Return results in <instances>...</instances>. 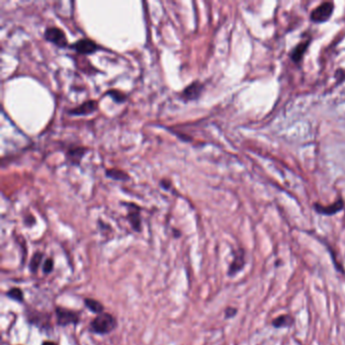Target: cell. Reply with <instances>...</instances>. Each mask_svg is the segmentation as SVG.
Returning <instances> with one entry per match:
<instances>
[{
    "label": "cell",
    "mask_w": 345,
    "mask_h": 345,
    "mask_svg": "<svg viewBox=\"0 0 345 345\" xmlns=\"http://www.w3.org/2000/svg\"><path fill=\"white\" fill-rule=\"evenodd\" d=\"M118 326L117 319L109 313L97 315L89 324V331L98 335H105L112 332Z\"/></svg>",
    "instance_id": "6da1fadb"
},
{
    "label": "cell",
    "mask_w": 345,
    "mask_h": 345,
    "mask_svg": "<svg viewBox=\"0 0 345 345\" xmlns=\"http://www.w3.org/2000/svg\"><path fill=\"white\" fill-rule=\"evenodd\" d=\"M55 314L57 318V325L60 327L76 325L80 322L81 318L80 312L63 307H57L55 310Z\"/></svg>",
    "instance_id": "7a4b0ae2"
},
{
    "label": "cell",
    "mask_w": 345,
    "mask_h": 345,
    "mask_svg": "<svg viewBox=\"0 0 345 345\" xmlns=\"http://www.w3.org/2000/svg\"><path fill=\"white\" fill-rule=\"evenodd\" d=\"M334 11V4L332 2H323L311 12V19L314 22L321 23L327 21Z\"/></svg>",
    "instance_id": "3957f363"
},
{
    "label": "cell",
    "mask_w": 345,
    "mask_h": 345,
    "mask_svg": "<svg viewBox=\"0 0 345 345\" xmlns=\"http://www.w3.org/2000/svg\"><path fill=\"white\" fill-rule=\"evenodd\" d=\"M45 39L59 48H65L68 44L65 33L56 26H49L44 33Z\"/></svg>",
    "instance_id": "277c9868"
},
{
    "label": "cell",
    "mask_w": 345,
    "mask_h": 345,
    "mask_svg": "<svg viewBox=\"0 0 345 345\" xmlns=\"http://www.w3.org/2000/svg\"><path fill=\"white\" fill-rule=\"evenodd\" d=\"M246 265V255L243 248L232 251V261L228 268V275L234 276L239 273Z\"/></svg>",
    "instance_id": "5b68a950"
},
{
    "label": "cell",
    "mask_w": 345,
    "mask_h": 345,
    "mask_svg": "<svg viewBox=\"0 0 345 345\" xmlns=\"http://www.w3.org/2000/svg\"><path fill=\"white\" fill-rule=\"evenodd\" d=\"M203 88L204 85L199 81H193L182 90V92L180 93V98L184 101L197 99L203 92Z\"/></svg>",
    "instance_id": "8992f818"
},
{
    "label": "cell",
    "mask_w": 345,
    "mask_h": 345,
    "mask_svg": "<svg viewBox=\"0 0 345 345\" xmlns=\"http://www.w3.org/2000/svg\"><path fill=\"white\" fill-rule=\"evenodd\" d=\"M128 219L132 228L136 232H141L142 230V220L140 214V208L134 204L128 205Z\"/></svg>",
    "instance_id": "52a82bcc"
},
{
    "label": "cell",
    "mask_w": 345,
    "mask_h": 345,
    "mask_svg": "<svg viewBox=\"0 0 345 345\" xmlns=\"http://www.w3.org/2000/svg\"><path fill=\"white\" fill-rule=\"evenodd\" d=\"M344 208V203L343 200L340 198L337 202L333 203L332 205L329 206H322L320 204H315L314 205V209L317 213L321 214V215H325V216H332L335 215L336 213H339L340 211H342Z\"/></svg>",
    "instance_id": "ba28073f"
},
{
    "label": "cell",
    "mask_w": 345,
    "mask_h": 345,
    "mask_svg": "<svg viewBox=\"0 0 345 345\" xmlns=\"http://www.w3.org/2000/svg\"><path fill=\"white\" fill-rule=\"evenodd\" d=\"M71 47L76 52H78L79 54H83V55H89L97 51V44L90 39L78 40Z\"/></svg>",
    "instance_id": "9c48e42d"
},
{
    "label": "cell",
    "mask_w": 345,
    "mask_h": 345,
    "mask_svg": "<svg viewBox=\"0 0 345 345\" xmlns=\"http://www.w3.org/2000/svg\"><path fill=\"white\" fill-rule=\"evenodd\" d=\"M97 109V102L95 100H87L82 104L68 110L69 114L72 116H87L94 112Z\"/></svg>",
    "instance_id": "30bf717a"
},
{
    "label": "cell",
    "mask_w": 345,
    "mask_h": 345,
    "mask_svg": "<svg viewBox=\"0 0 345 345\" xmlns=\"http://www.w3.org/2000/svg\"><path fill=\"white\" fill-rule=\"evenodd\" d=\"M87 151V148L84 147H72L66 153L67 160L71 162L73 165H78L83 156L85 155Z\"/></svg>",
    "instance_id": "8fae6325"
},
{
    "label": "cell",
    "mask_w": 345,
    "mask_h": 345,
    "mask_svg": "<svg viewBox=\"0 0 345 345\" xmlns=\"http://www.w3.org/2000/svg\"><path fill=\"white\" fill-rule=\"evenodd\" d=\"M294 324H295V319L289 314L280 315V316L274 318L271 322V325L274 328H277V329H279V328H290Z\"/></svg>",
    "instance_id": "7c38bea8"
},
{
    "label": "cell",
    "mask_w": 345,
    "mask_h": 345,
    "mask_svg": "<svg viewBox=\"0 0 345 345\" xmlns=\"http://www.w3.org/2000/svg\"><path fill=\"white\" fill-rule=\"evenodd\" d=\"M309 44H310V41H305V42H302L299 45H297L294 48V50L291 52V59L296 63L300 62L302 60Z\"/></svg>",
    "instance_id": "4fadbf2b"
},
{
    "label": "cell",
    "mask_w": 345,
    "mask_h": 345,
    "mask_svg": "<svg viewBox=\"0 0 345 345\" xmlns=\"http://www.w3.org/2000/svg\"><path fill=\"white\" fill-rule=\"evenodd\" d=\"M84 305H85V307H87L89 311H91L92 313H94L96 315H99V314L103 313V311H104L103 305L99 301H97L95 299L87 298L84 300Z\"/></svg>",
    "instance_id": "5bb4252c"
},
{
    "label": "cell",
    "mask_w": 345,
    "mask_h": 345,
    "mask_svg": "<svg viewBox=\"0 0 345 345\" xmlns=\"http://www.w3.org/2000/svg\"><path fill=\"white\" fill-rule=\"evenodd\" d=\"M6 297L13 300V301H16L18 303H22L23 302V293L20 289L18 288H12L10 289L7 293H6Z\"/></svg>",
    "instance_id": "9a60e30c"
},
{
    "label": "cell",
    "mask_w": 345,
    "mask_h": 345,
    "mask_svg": "<svg viewBox=\"0 0 345 345\" xmlns=\"http://www.w3.org/2000/svg\"><path fill=\"white\" fill-rule=\"evenodd\" d=\"M42 260H43V253H41V252L35 253V255L33 256V258L31 260V263H30V270L32 272L36 273L41 266Z\"/></svg>",
    "instance_id": "2e32d148"
},
{
    "label": "cell",
    "mask_w": 345,
    "mask_h": 345,
    "mask_svg": "<svg viewBox=\"0 0 345 345\" xmlns=\"http://www.w3.org/2000/svg\"><path fill=\"white\" fill-rule=\"evenodd\" d=\"M106 176L116 179V180H128L130 177L129 175L119 169H108L106 170Z\"/></svg>",
    "instance_id": "e0dca14e"
},
{
    "label": "cell",
    "mask_w": 345,
    "mask_h": 345,
    "mask_svg": "<svg viewBox=\"0 0 345 345\" xmlns=\"http://www.w3.org/2000/svg\"><path fill=\"white\" fill-rule=\"evenodd\" d=\"M106 94L110 95L112 97L113 100H116L117 102H123L127 99V96L120 90H116V89H111L109 90Z\"/></svg>",
    "instance_id": "ac0fdd59"
},
{
    "label": "cell",
    "mask_w": 345,
    "mask_h": 345,
    "mask_svg": "<svg viewBox=\"0 0 345 345\" xmlns=\"http://www.w3.org/2000/svg\"><path fill=\"white\" fill-rule=\"evenodd\" d=\"M54 269V260L53 258H47L43 263V272L49 274Z\"/></svg>",
    "instance_id": "d6986e66"
},
{
    "label": "cell",
    "mask_w": 345,
    "mask_h": 345,
    "mask_svg": "<svg viewBox=\"0 0 345 345\" xmlns=\"http://www.w3.org/2000/svg\"><path fill=\"white\" fill-rule=\"evenodd\" d=\"M238 313V310L234 307H228L226 310H225V318L226 319H231L233 317H235Z\"/></svg>",
    "instance_id": "ffe728a7"
},
{
    "label": "cell",
    "mask_w": 345,
    "mask_h": 345,
    "mask_svg": "<svg viewBox=\"0 0 345 345\" xmlns=\"http://www.w3.org/2000/svg\"><path fill=\"white\" fill-rule=\"evenodd\" d=\"M42 345H58L56 342H54V341H44L43 342V344Z\"/></svg>",
    "instance_id": "44dd1931"
}]
</instances>
